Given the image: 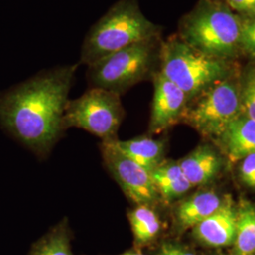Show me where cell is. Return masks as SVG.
Segmentation results:
<instances>
[{
  "label": "cell",
  "mask_w": 255,
  "mask_h": 255,
  "mask_svg": "<svg viewBox=\"0 0 255 255\" xmlns=\"http://www.w3.org/2000/svg\"><path fill=\"white\" fill-rule=\"evenodd\" d=\"M77 65L38 74L0 99V122L34 153L45 157L64 131L62 120Z\"/></svg>",
  "instance_id": "obj_1"
},
{
  "label": "cell",
  "mask_w": 255,
  "mask_h": 255,
  "mask_svg": "<svg viewBox=\"0 0 255 255\" xmlns=\"http://www.w3.org/2000/svg\"><path fill=\"white\" fill-rule=\"evenodd\" d=\"M219 137L229 159L242 160L255 153V120L241 113Z\"/></svg>",
  "instance_id": "obj_11"
},
{
  "label": "cell",
  "mask_w": 255,
  "mask_h": 255,
  "mask_svg": "<svg viewBox=\"0 0 255 255\" xmlns=\"http://www.w3.org/2000/svg\"><path fill=\"white\" fill-rule=\"evenodd\" d=\"M159 39L133 44L87 66L90 86L121 96L146 79L152 73L156 62L160 61L162 42Z\"/></svg>",
  "instance_id": "obj_5"
},
{
  "label": "cell",
  "mask_w": 255,
  "mask_h": 255,
  "mask_svg": "<svg viewBox=\"0 0 255 255\" xmlns=\"http://www.w3.org/2000/svg\"><path fill=\"white\" fill-rule=\"evenodd\" d=\"M127 216L136 249L148 246L157 240L162 231V222L153 207L135 205Z\"/></svg>",
  "instance_id": "obj_16"
},
{
  "label": "cell",
  "mask_w": 255,
  "mask_h": 255,
  "mask_svg": "<svg viewBox=\"0 0 255 255\" xmlns=\"http://www.w3.org/2000/svg\"><path fill=\"white\" fill-rule=\"evenodd\" d=\"M241 20L220 4H206L188 14L181 23L179 37L211 57L225 60L239 47Z\"/></svg>",
  "instance_id": "obj_4"
},
{
  "label": "cell",
  "mask_w": 255,
  "mask_h": 255,
  "mask_svg": "<svg viewBox=\"0 0 255 255\" xmlns=\"http://www.w3.org/2000/svg\"><path fill=\"white\" fill-rule=\"evenodd\" d=\"M160 72L181 88L188 99L201 95L225 79L228 65L224 60L204 54L179 36L162 42Z\"/></svg>",
  "instance_id": "obj_3"
},
{
  "label": "cell",
  "mask_w": 255,
  "mask_h": 255,
  "mask_svg": "<svg viewBox=\"0 0 255 255\" xmlns=\"http://www.w3.org/2000/svg\"></svg>",
  "instance_id": "obj_25"
},
{
  "label": "cell",
  "mask_w": 255,
  "mask_h": 255,
  "mask_svg": "<svg viewBox=\"0 0 255 255\" xmlns=\"http://www.w3.org/2000/svg\"><path fill=\"white\" fill-rule=\"evenodd\" d=\"M194 234L207 246L218 248L234 244L237 234V210L231 200L223 201L219 210L196 225Z\"/></svg>",
  "instance_id": "obj_10"
},
{
  "label": "cell",
  "mask_w": 255,
  "mask_h": 255,
  "mask_svg": "<svg viewBox=\"0 0 255 255\" xmlns=\"http://www.w3.org/2000/svg\"><path fill=\"white\" fill-rule=\"evenodd\" d=\"M103 164L128 199L135 205L153 207L161 200L150 172L121 153L112 142L101 144Z\"/></svg>",
  "instance_id": "obj_8"
},
{
  "label": "cell",
  "mask_w": 255,
  "mask_h": 255,
  "mask_svg": "<svg viewBox=\"0 0 255 255\" xmlns=\"http://www.w3.org/2000/svg\"><path fill=\"white\" fill-rule=\"evenodd\" d=\"M235 255L255 254V205L243 202L237 210Z\"/></svg>",
  "instance_id": "obj_18"
},
{
  "label": "cell",
  "mask_w": 255,
  "mask_h": 255,
  "mask_svg": "<svg viewBox=\"0 0 255 255\" xmlns=\"http://www.w3.org/2000/svg\"><path fill=\"white\" fill-rule=\"evenodd\" d=\"M156 255H196V254L178 242L164 241L159 247Z\"/></svg>",
  "instance_id": "obj_22"
},
{
  "label": "cell",
  "mask_w": 255,
  "mask_h": 255,
  "mask_svg": "<svg viewBox=\"0 0 255 255\" xmlns=\"http://www.w3.org/2000/svg\"><path fill=\"white\" fill-rule=\"evenodd\" d=\"M118 255H146L145 254H143L139 249H131V250H128L126 252L120 254Z\"/></svg>",
  "instance_id": "obj_24"
},
{
  "label": "cell",
  "mask_w": 255,
  "mask_h": 255,
  "mask_svg": "<svg viewBox=\"0 0 255 255\" xmlns=\"http://www.w3.org/2000/svg\"><path fill=\"white\" fill-rule=\"evenodd\" d=\"M229 6L247 17L255 16V0H228Z\"/></svg>",
  "instance_id": "obj_23"
},
{
  "label": "cell",
  "mask_w": 255,
  "mask_h": 255,
  "mask_svg": "<svg viewBox=\"0 0 255 255\" xmlns=\"http://www.w3.org/2000/svg\"><path fill=\"white\" fill-rule=\"evenodd\" d=\"M239 46L255 58V16L241 20Z\"/></svg>",
  "instance_id": "obj_20"
},
{
  "label": "cell",
  "mask_w": 255,
  "mask_h": 255,
  "mask_svg": "<svg viewBox=\"0 0 255 255\" xmlns=\"http://www.w3.org/2000/svg\"><path fill=\"white\" fill-rule=\"evenodd\" d=\"M121 153L144 167L148 172L164 162V142L149 137L111 141Z\"/></svg>",
  "instance_id": "obj_13"
},
{
  "label": "cell",
  "mask_w": 255,
  "mask_h": 255,
  "mask_svg": "<svg viewBox=\"0 0 255 255\" xmlns=\"http://www.w3.org/2000/svg\"><path fill=\"white\" fill-rule=\"evenodd\" d=\"M161 27L144 15L136 0H119L90 28L80 64L87 66L139 42L160 38Z\"/></svg>",
  "instance_id": "obj_2"
},
{
  "label": "cell",
  "mask_w": 255,
  "mask_h": 255,
  "mask_svg": "<svg viewBox=\"0 0 255 255\" xmlns=\"http://www.w3.org/2000/svg\"><path fill=\"white\" fill-rule=\"evenodd\" d=\"M125 117L120 96L102 88L91 87L80 98L68 101L62 127L79 128L101 138L102 142L118 140Z\"/></svg>",
  "instance_id": "obj_6"
},
{
  "label": "cell",
  "mask_w": 255,
  "mask_h": 255,
  "mask_svg": "<svg viewBox=\"0 0 255 255\" xmlns=\"http://www.w3.org/2000/svg\"><path fill=\"white\" fill-rule=\"evenodd\" d=\"M241 113L255 120V70L249 75L241 93Z\"/></svg>",
  "instance_id": "obj_19"
},
{
  "label": "cell",
  "mask_w": 255,
  "mask_h": 255,
  "mask_svg": "<svg viewBox=\"0 0 255 255\" xmlns=\"http://www.w3.org/2000/svg\"><path fill=\"white\" fill-rule=\"evenodd\" d=\"M239 171L242 182L248 186L255 188V153L242 159Z\"/></svg>",
  "instance_id": "obj_21"
},
{
  "label": "cell",
  "mask_w": 255,
  "mask_h": 255,
  "mask_svg": "<svg viewBox=\"0 0 255 255\" xmlns=\"http://www.w3.org/2000/svg\"><path fill=\"white\" fill-rule=\"evenodd\" d=\"M161 199L171 201L183 196L192 187L178 162H163L150 172Z\"/></svg>",
  "instance_id": "obj_15"
},
{
  "label": "cell",
  "mask_w": 255,
  "mask_h": 255,
  "mask_svg": "<svg viewBox=\"0 0 255 255\" xmlns=\"http://www.w3.org/2000/svg\"><path fill=\"white\" fill-rule=\"evenodd\" d=\"M223 201L214 192H200L186 199L174 212L175 224L179 231L194 228L219 209Z\"/></svg>",
  "instance_id": "obj_12"
},
{
  "label": "cell",
  "mask_w": 255,
  "mask_h": 255,
  "mask_svg": "<svg viewBox=\"0 0 255 255\" xmlns=\"http://www.w3.org/2000/svg\"><path fill=\"white\" fill-rule=\"evenodd\" d=\"M154 94L149 131L160 133L173 126L186 112L187 96L175 83L158 71L153 77Z\"/></svg>",
  "instance_id": "obj_9"
},
{
  "label": "cell",
  "mask_w": 255,
  "mask_h": 255,
  "mask_svg": "<svg viewBox=\"0 0 255 255\" xmlns=\"http://www.w3.org/2000/svg\"><path fill=\"white\" fill-rule=\"evenodd\" d=\"M72 239L69 221L64 218L32 244L28 255H73Z\"/></svg>",
  "instance_id": "obj_17"
},
{
  "label": "cell",
  "mask_w": 255,
  "mask_h": 255,
  "mask_svg": "<svg viewBox=\"0 0 255 255\" xmlns=\"http://www.w3.org/2000/svg\"><path fill=\"white\" fill-rule=\"evenodd\" d=\"M201 94L184 117L201 133L219 137L241 114V93L235 82L224 79Z\"/></svg>",
  "instance_id": "obj_7"
},
{
  "label": "cell",
  "mask_w": 255,
  "mask_h": 255,
  "mask_svg": "<svg viewBox=\"0 0 255 255\" xmlns=\"http://www.w3.org/2000/svg\"><path fill=\"white\" fill-rule=\"evenodd\" d=\"M192 186L205 184L218 173L220 160L208 147H200L178 162Z\"/></svg>",
  "instance_id": "obj_14"
}]
</instances>
